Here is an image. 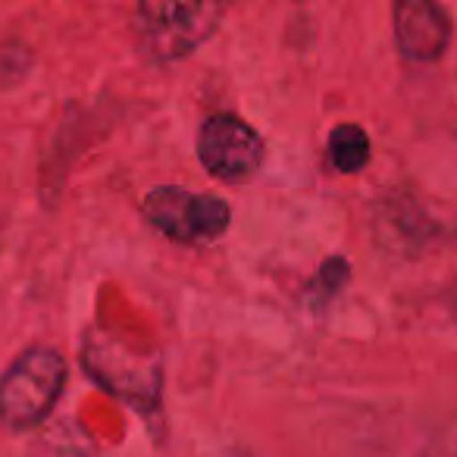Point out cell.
Returning <instances> with one entry per match:
<instances>
[{
  "label": "cell",
  "mask_w": 457,
  "mask_h": 457,
  "mask_svg": "<svg viewBox=\"0 0 457 457\" xmlns=\"http://www.w3.org/2000/svg\"><path fill=\"white\" fill-rule=\"evenodd\" d=\"M82 367L91 379L120 401L132 404L141 413L160 411V392H163V370L157 354H147L113 332L91 329L82 345Z\"/></svg>",
  "instance_id": "1"
},
{
  "label": "cell",
  "mask_w": 457,
  "mask_h": 457,
  "mask_svg": "<svg viewBox=\"0 0 457 457\" xmlns=\"http://www.w3.org/2000/svg\"><path fill=\"white\" fill-rule=\"evenodd\" d=\"M226 16V0H138L141 47L154 63H176L207 45Z\"/></svg>",
  "instance_id": "2"
},
{
  "label": "cell",
  "mask_w": 457,
  "mask_h": 457,
  "mask_svg": "<svg viewBox=\"0 0 457 457\" xmlns=\"http://www.w3.org/2000/svg\"><path fill=\"white\" fill-rule=\"evenodd\" d=\"M66 367L63 354L54 348H29L0 376V426L26 432L41 426L63 395Z\"/></svg>",
  "instance_id": "3"
},
{
  "label": "cell",
  "mask_w": 457,
  "mask_h": 457,
  "mask_svg": "<svg viewBox=\"0 0 457 457\" xmlns=\"http://www.w3.org/2000/svg\"><path fill=\"white\" fill-rule=\"evenodd\" d=\"M141 213L157 232L179 245H207L226 236L232 226V207L207 191H188L176 185L154 188L141 201Z\"/></svg>",
  "instance_id": "4"
},
{
  "label": "cell",
  "mask_w": 457,
  "mask_h": 457,
  "mask_svg": "<svg viewBox=\"0 0 457 457\" xmlns=\"http://www.w3.org/2000/svg\"><path fill=\"white\" fill-rule=\"evenodd\" d=\"M263 138L236 113H213L197 129V160L213 179L242 182L263 163Z\"/></svg>",
  "instance_id": "5"
},
{
  "label": "cell",
  "mask_w": 457,
  "mask_h": 457,
  "mask_svg": "<svg viewBox=\"0 0 457 457\" xmlns=\"http://www.w3.org/2000/svg\"><path fill=\"white\" fill-rule=\"evenodd\" d=\"M392 26L395 45L411 63L442 60L454 35L448 10L438 0H392Z\"/></svg>",
  "instance_id": "6"
},
{
  "label": "cell",
  "mask_w": 457,
  "mask_h": 457,
  "mask_svg": "<svg viewBox=\"0 0 457 457\" xmlns=\"http://www.w3.org/2000/svg\"><path fill=\"white\" fill-rule=\"evenodd\" d=\"M370 154H373L370 135L361 126H354V122H342V126H336L329 132L326 157H329V166L336 172H345V176L361 172L370 163Z\"/></svg>",
  "instance_id": "7"
},
{
  "label": "cell",
  "mask_w": 457,
  "mask_h": 457,
  "mask_svg": "<svg viewBox=\"0 0 457 457\" xmlns=\"http://www.w3.org/2000/svg\"><path fill=\"white\" fill-rule=\"evenodd\" d=\"M348 279H351V263L345 261V257H329L304 288V298H307V304H311V311H323V307L348 286Z\"/></svg>",
  "instance_id": "8"
}]
</instances>
